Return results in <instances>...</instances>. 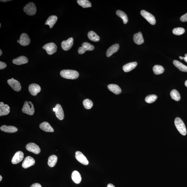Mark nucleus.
Masks as SVG:
<instances>
[{
  "mask_svg": "<svg viewBox=\"0 0 187 187\" xmlns=\"http://www.w3.org/2000/svg\"><path fill=\"white\" fill-rule=\"evenodd\" d=\"M60 74L62 77L70 79H77L79 76V72L77 71L72 70H61Z\"/></svg>",
  "mask_w": 187,
  "mask_h": 187,
  "instance_id": "1",
  "label": "nucleus"
},
{
  "mask_svg": "<svg viewBox=\"0 0 187 187\" xmlns=\"http://www.w3.org/2000/svg\"><path fill=\"white\" fill-rule=\"evenodd\" d=\"M176 128L181 135L186 136L187 131L186 126L184 122L180 118L176 117L174 121Z\"/></svg>",
  "mask_w": 187,
  "mask_h": 187,
  "instance_id": "2",
  "label": "nucleus"
},
{
  "mask_svg": "<svg viewBox=\"0 0 187 187\" xmlns=\"http://www.w3.org/2000/svg\"><path fill=\"white\" fill-rule=\"evenodd\" d=\"M22 110L23 113L30 115H33L35 112L34 105L31 101H25Z\"/></svg>",
  "mask_w": 187,
  "mask_h": 187,
  "instance_id": "3",
  "label": "nucleus"
},
{
  "mask_svg": "<svg viewBox=\"0 0 187 187\" xmlns=\"http://www.w3.org/2000/svg\"><path fill=\"white\" fill-rule=\"evenodd\" d=\"M24 11L30 16L35 15L37 12V8L35 3L30 2L26 4L23 9Z\"/></svg>",
  "mask_w": 187,
  "mask_h": 187,
  "instance_id": "4",
  "label": "nucleus"
},
{
  "mask_svg": "<svg viewBox=\"0 0 187 187\" xmlns=\"http://www.w3.org/2000/svg\"><path fill=\"white\" fill-rule=\"evenodd\" d=\"M43 49L46 50L49 55H52L57 51V47L54 43H49L45 44L42 47Z\"/></svg>",
  "mask_w": 187,
  "mask_h": 187,
  "instance_id": "5",
  "label": "nucleus"
},
{
  "mask_svg": "<svg viewBox=\"0 0 187 187\" xmlns=\"http://www.w3.org/2000/svg\"><path fill=\"white\" fill-rule=\"evenodd\" d=\"M140 14L145 19H146L152 25L155 24L156 23L155 18L152 14L143 10L141 11Z\"/></svg>",
  "mask_w": 187,
  "mask_h": 187,
  "instance_id": "6",
  "label": "nucleus"
},
{
  "mask_svg": "<svg viewBox=\"0 0 187 187\" xmlns=\"http://www.w3.org/2000/svg\"><path fill=\"white\" fill-rule=\"evenodd\" d=\"M94 47L93 45L88 42H83L82 43V47H79L78 52L79 54H83L86 51H92L94 50Z\"/></svg>",
  "mask_w": 187,
  "mask_h": 187,
  "instance_id": "7",
  "label": "nucleus"
},
{
  "mask_svg": "<svg viewBox=\"0 0 187 187\" xmlns=\"http://www.w3.org/2000/svg\"><path fill=\"white\" fill-rule=\"evenodd\" d=\"M8 83L13 89L15 91L19 92L21 90L20 83L18 81L14 79L13 78L8 79Z\"/></svg>",
  "mask_w": 187,
  "mask_h": 187,
  "instance_id": "8",
  "label": "nucleus"
},
{
  "mask_svg": "<svg viewBox=\"0 0 187 187\" xmlns=\"http://www.w3.org/2000/svg\"><path fill=\"white\" fill-rule=\"evenodd\" d=\"M54 111L55 112L56 117L60 120H63L64 118V114L62 107L59 104L56 105L55 108H53Z\"/></svg>",
  "mask_w": 187,
  "mask_h": 187,
  "instance_id": "9",
  "label": "nucleus"
},
{
  "mask_svg": "<svg viewBox=\"0 0 187 187\" xmlns=\"http://www.w3.org/2000/svg\"><path fill=\"white\" fill-rule=\"evenodd\" d=\"M26 148L29 152L35 154H39L41 152L40 148L37 145L33 143H29L26 145Z\"/></svg>",
  "mask_w": 187,
  "mask_h": 187,
  "instance_id": "10",
  "label": "nucleus"
},
{
  "mask_svg": "<svg viewBox=\"0 0 187 187\" xmlns=\"http://www.w3.org/2000/svg\"><path fill=\"white\" fill-rule=\"evenodd\" d=\"M75 157L79 163L85 165H88L89 162L87 158L82 152L77 151L75 153Z\"/></svg>",
  "mask_w": 187,
  "mask_h": 187,
  "instance_id": "11",
  "label": "nucleus"
},
{
  "mask_svg": "<svg viewBox=\"0 0 187 187\" xmlns=\"http://www.w3.org/2000/svg\"><path fill=\"white\" fill-rule=\"evenodd\" d=\"M29 90L32 95L35 96L41 92V88L39 85L33 83L29 86Z\"/></svg>",
  "mask_w": 187,
  "mask_h": 187,
  "instance_id": "12",
  "label": "nucleus"
},
{
  "mask_svg": "<svg viewBox=\"0 0 187 187\" xmlns=\"http://www.w3.org/2000/svg\"><path fill=\"white\" fill-rule=\"evenodd\" d=\"M35 164V160L33 158L28 156L25 158L22 164L23 168H27L33 166Z\"/></svg>",
  "mask_w": 187,
  "mask_h": 187,
  "instance_id": "13",
  "label": "nucleus"
},
{
  "mask_svg": "<svg viewBox=\"0 0 187 187\" xmlns=\"http://www.w3.org/2000/svg\"><path fill=\"white\" fill-rule=\"evenodd\" d=\"M73 44L74 39L72 38H70L67 40L62 42L61 47L63 50L68 51L72 48Z\"/></svg>",
  "mask_w": 187,
  "mask_h": 187,
  "instance_id": "14",
  "label": "nucleus"
},
{
  "mask_svg": "<svg viewBox=\"0 0 187 187\" xmlns=\"http://www.w3.org/2000/svg\"><path fill=\"white\" fill-rule=\"evenodd\" d=\"M24 157V153L22 152L18 151L16 152L13 157L12 163L13 164H16L21 162Z\"/></svg>",
  "mask_w": 187,
  "mask_h": 187,
  "instance_id": "15",
  "label": "nucleus"
},
{
  "mask_svg": "<svg viewBox=\"0 0 187 187\" xmlns=\"http://www.w3.org/2000/svg\"><path fill=\"white\" fill-rule=\"evenodd\" d=\"M30 39L28 34L24 33L21 34L20 37L19 43L23 46H26L30 44Z\"/></svg>",
  "mask_w": 187,
  "mask_h": 187,
  "instance_id": "16",
  "label": "nucleus"
},
{
  "mask_svg": "<svg viewBox=\"0 0 187 187\" xmlns=\"http://www.w3.org/2000/svg\"><path fill=\"white\" fill-rule=\"evenodd\" d=\"M10 112V108L8 105L4 104L3 102L0 103V116L8 115Z\"/></svg>",
  "mask_w": 187,
  "mask_h": 187,
  "instance_id": "17",
  "label": "nucleus"
},
{
  "mask_svg": "<svg viewBox=\"0 0 187 187\" xmlns=\"http://www.w3.org/2000/svg\"><path fill=\"white\" fill-rule=\"evenodd\" d=\"M28 59L26 57L21 56L17 58L14 59L13 60V63L15 65H20L26 64L28 62Z\"/></svg>",
  "mask_w": 187,
  "mask_h": 187,
  "instance_id": "18",
  "label": "nucleus"
},
{
  "mask_svg": "<svg viewBox=\"0 0 187 187\" xmlns=\"http://www.w3.org/2000/svg\"><path fill=\"white\" fill-rule=\"evenodd\" d=\"M119 45L118 44H115L110 47L107 50L106 53V55L107 57H109L113 54L117 52L119 49Z\"/></svg>",
  "mask_w": 187,
  "mask_h": 187,
  "instance_id": "19",
  "label": "nucleus"
},
{
  "mask_svg": "<svg viewBox=\"0 0 187 187\" xmlns=\"http://www.w3.org/2000/svg\"><path fill=\"white\" fill-rule=\"evenodd\" d=\"M40 128L44 131L47 132H54V129L50 126L49 123L47 122H44L40 125Z\"/></svg>",
  "mask_w": 187,
  "mask_h": 187,
  "instance_id": "20",
  "label": "nucleus"
},
{
  "mask_svg": "<svg viewBox=\"0 0 187 187\" xmlns=\"http://www.w3.org/2000/svg\"><path fill=\"white\" fill-rule=\"evenodd\" d=\"M133 39L134 42L138 45L142 44L144 42L142 34L140 32L134 34Z\"/></svg>",
  "mask_w": 187,
  "mask_h": 187,
  "instance_id": "21",
  "label": "nucleus"
},
{
  "mask_svg": "<svg viewBox=\"0 0 187 187\" xmlns=\"http://www.w3.org/2000/svg\"><path fill=\"white\" fill-rule=\"evenodd\" d=\"M1 130L3 132L10 133H15L18 131V129L15 127L7 126L6 125H3L1 127Z\"/></svg>",
  "mask_w": 187,
  "mask_h": 187,
  "instance_id": "22",
  "label": "nucleus"
},
{
  "mask_svg": "<svg viewBox=\"0 0 187 187\" xmlns=\"http://www.w3.org/2000/svg\"><path fill=\"white\" fill-rule=\"evenodd\" d=\"M58 17L55 15H51L49 17L45 23V25H48L50 29H51L55 25L57 21Z\"/></svg>",
  "mask_w": 187,
  "mask_h": 187,
  "instance_id": "23",
  "label": "nucleus"
},
{
  "mask_svg": "<svg viewBox=\"0 0 187 187\" xmlns=\"http://www.w3.org/2000/svg\"><path fill=\"white\" fill-rule=\"evenodd\" d=\"M108 88L110 91L113 92L116 95L120 94L122 92L120 87L118 85L116 84H111L108 85Z\"/></svg>",
  "mask_w": 187,
  "mask_h": 187,
  "instance_id": "24",
  "label": "nucleus"
},
{
  "mask_svg": "<svg viewBox=\"0 0 187 187\" xmlns=\"http://www.w3.org/2000/svg\"><path fill=\"white\" fill-rule=\"evenodd\" d=\"M137 65V63L136 62L127 63L123 67V70L125 72H129L135 68Z\"/></svg>",
  "mask_w": 187,
  "mask_h": 187,
  "instance_id": "25",
  "label": "nucleus"
},
{
  "mask_svg": "<svg viewBox=\"0 0 187 187\" xmlns=\"http://www.w3.org/2000/svg\"><path fill=\"white\" fill-rule=\"evenodd\" d=\"M72 179L74 182L76 184H79L81 181V174L76 170L72 172Z\"/></svg>",
  "mask_w": 187,
  "mask_h": 187,
  "instance_id": "26",
  "label": "nucleus"
},
{
  "mask_svg": "<svg viewBox=\"0 0 187 187\" xmlns=\"http://www.w3.org/2000/svg\"><path fill=\"white\" fill-rule=\"evenodd\" d=\"M173 64L176 67L178 68L180 70L183 72H187V66L183 64L180 62L174 60Z\"/></svg>",
  "mask_w": 187,
  "mask_h": 187,
  "instance_id": "27",
  "label": "nucleus"
},
{
  "mask_svg": "<svg viewBox=\"0 0 187 187\" xmlns=\"http://www.w3.org/2000/svg\"><path fill=\"white\" fill-rule=\"evenodd\" d=\"M58 157L55 155H52L49 157L48 164L51 168L55 166L57 162Z\"/></svg>",
  "mask_w": 187,
  "mask_h": 187,
  "instance_id": "28",
  "label": "nucleus"
},
{
  "mask_svg": "<svg viewBox=\"0 0 187 187\" xmlns=\"http://www.w3.org/2000/svg\"><path fill=\"white\" fill-rule=\"evenodd\" d=\"M88 37L90 40L94 42L99 41L100 38L97 34L93 31H90L88 32Z\"/></svg>",
  "mask_w": 187,
  "mask_h": 187,
  "instance_id": "29",
  "label": "nucleus"
},
{
  "mask_svg": "<svg viewBox=\"0 0 187 187\" xmlns=\"http://www.w3.org/2000/svg\"><path fill=\"white\" fill-rule=\"evenodd\" d=\"M116 14L123 19V23L126 24L128 23V16L124 12L120 10H117L116 12Z\"/></svg>",
  "mask_w": 187,
  "mask_h": 187,
  "instance_id": "30",
  "label": "nucleus"
},
{
  "mask_svg": "<svg viewBox=\"0 0 187 187\" xmlns=\"http://www.w3.org/2000/svg\"><path fill=\"white\" fill-rule=\"evenodd\" d=\"M77 2L83 8H90L92 6L91 3L88 0H78Z\"/></svg>",
  "mask_w": 187,
  "mask_h": 187,
  "instance_id": "31",
  "label": "nucleus"
},
{
  "mask_svg": "<svg viewBox=\"0 0 187 187\" xmlns=\"http://www.w3.org/2000/svg\"><path fill=\"white\" fill-rule=\"evenodd\" d=\"M153 70L156 75H159L164 72V69L161 65H156L153 67Z\"/></svg>",
  "mask_w": 187,
  "mask_h": 187,
  "instance_id": "32",
  "label": "nucleus"
},
{
  "mask_svg": "<svg viewBox=\"0 0 187 187\" xmlns=\"http://www.w3.org/2000/svg\"><path fill=\"white\" fill-rule=\"evenodd\" d=\"M170 95L172 99L176 101H178L181 99L180 95L177 90H173L170 92Z\"/></svg>",
  "mask_w": 187,
  "mask_h": 187,
  "instance_id": "33",
  "label": "nucleus"
},
{
  "mask_svg": "<svg viewBox=\"0 0 187 187\" xmlns=\"http://www.w3.org/2000/svg\"><path fill=\"white\" fill-rule=\"evenodd\" d=\"M157 99V96L154 94H152L147 96L145 98V100L147 103H152L155 101Z\"/></svg>",
  "mask_w": 187,
  "mask_h": 187,
  "instance_id": "34",
  "label": "nucleus"
},
{
  "mask_svg": "<svg viewBox=\"0 0 187 187\" xmlns=\"http://www.w3.org/2000/svg\"><path fill=\"white\" fill-rule=\"evenodd\" d=\"M83 104L84 108L86 109H90L93 106L92 101L88 99H86L83 101Z\"/></svg>",
  "mask_w": 187,
  "mask_h": 187,
  "instance_id": "35",
  "label": "nucleus"
},
{
  "mask_svg": "<svg viewBox=\"0 0 187 187\" xmlns=\"http://www.w3.org/2000/svg\"><path fill=\"white\" fill-rule=\"evenodd\" d=\"M185 30L184 28H174L172 30V33L176 35H181L185 32Z\"/></svg>",
  "mask_w": 187,
  "mask_h": 187,
  "instance_id": "36",
  "label": "nucleus"
},
{
  "mask_svg": "<svg viewBox=\"0 0 187 187\" xmlns=\"http://www.w3.org/2000/svg\"><path fill=\"white\" fill-rule=\"evenodd\" d=\"M180 20L183 22H187V13L184 15H182L180 18Z\"/></svg>",
  "mask_w": 187,
  "mask_h": 187,
  "instance_id": "37",
  "label": "nucleus"
},
{
  "mask_svg": "<svg viewBox=\"0 0 187 187\" xmlns=\"http://www.w3.org/2000/svg\"><path fill=\"white\" fill-rule=\"evenodd\" d=\"M7 65L5 63L0 61V70H2L6 67Z\"/></svg>",
  "mask_w": 187,
  "mask_h": 187,
  "instance_id": "38",
  "label": "nucleus"
},
{
  "mask_svg": "<svg viewBox=\"0 0 187 187\" xmlns=\"http://www.w3.org/2000/svg\"><path fill=\"white\" fill-rule=\"evenodd\" d=\"M30 187H42V186L39 183H35L33 184Z\"/></svg>",
  "mask_w": 187,
  "mask_h": 187,
  "instance_id": "39",
  "label": "nucleus"
},
{
  "mask_svg": "<svg viewBox=\"0 0 187 187\" xmlns=\"http://www.w3.org/2000/svg\"><path fill=\"white\" fill-rule=\"evenodd\" d=\"M185 57H183V58L184 59V60L187 63V54H185Z\"/></svg>",
  "mask_w": 187,
  "mask_h": 187,
  "instance_id": "40",
  "label": "nucleus"
},
{
  "mask_svg": "<svg viewBox=\"0 0 187 187\" xmlns=\"http://www.w3.org/2000/svg\"><path fill=\"white\" fill-rule=\"evenodd\" d=\"M107 187H115L112 184H111V183H110V184H109L108 185V186H107Z\"/></svg>",
  "mask_w": 187,
  "mask_h": 187,
  "instance_id": "41",
  "label": "nucleus"
},
{
  "mask_svg": "<svg viewBox=\"0 0 187 187\" xmlns=\"http://www.w3.org/2000/svg\"><path fill=\"white\" fill-rule=\"evenodd\" d=\"M10 1V0H6V1H5V0H4V1H3V0H2V1H1V2H8L9 1Z\"/></svg>",
  "mask_w": 187,
  "mask_h": 187,
  "instance_id": "42",
  "label": "nucleus"
},
{
  "mask_svg": "<svg viewBox=\"0 0 187 187\" xmlns=\"http://www.w3.org/2000/svg\"><path fill=\"white\" fill-rule=\"evenodd\" d=\"M185 85L186 87H187V80H186L185 82Z\"/></svg>",
  "mask_w": 187,
  "mask_h": 187,
  "instance_id": "43",
  "label": "nucleus"
},
{
  "mask_svg": "<svg viewBox=\"0 0 187 187\" xmlns=\"http://www.w3.org/2000/svg\"><path fill=\"white\" fill-rule=\"evenodd\" d=\"M2 54V51L1 50V49L0 50V56H1Z\"/></svg>",
  "mask_w": 187,
  "mask_h": 187,
  "instance_id": "44",
  "label": "nucleus"
},
{
  "mask_svg": "<svg viewBox=\"0 0 187 187\" xmlns=\"http://www.w3.org/2000/svg\"><path fill=\"white\" fill-rule=\"evenodd\" d=\"M2 179V177H1V175H0V181H1Z\"/></svg>",
  "mask_w": 187,
  "mask_h": 187,
  "instance_id": "45",
  "label": "nucleus"
},
{
  "mask_svg": "<svg viewBox=\"0 0 187 187\" xmlns=\"http://www.w3.org/2000/svg\"><path fill=\"white\" fill-rule=\"evenodd\" d=\"M179 58L181 60H183V57H181V56H179Z\"/></svg>",
  "mask_w": 187,
  "mask_h": 187,
  "instance_id": "46",
  "label": "nucleus"
},
{
  "mask_svg": "<svg viewBox=\"0 0 187 187\" xmlns=\"http://www.w3.org/2000/svg\"><path fill=\"white\" fill-rule=\"evenodd\" d=\"M17 42L18 43H19V40H17Z\"/></svg>",
  "mask_w": 187,
  "mask_h": 187,
  "instance_id": "47",
  "label": "nucleus"
},
{
  "mask_svg": "<svg viewBox=\"0 0 187 187\" xmlns=\"http://www.w3.org/2000/svg\"><path fill=\"white\" fill-rule=\"evenodd\" d=\"M1 23L0 24V28H1Z\"/></svg>",
  "mask_w": 187,
  "mask_h": 187,
  "instance_id": "48",
  "label": "nucleus"
}]
</instances>
